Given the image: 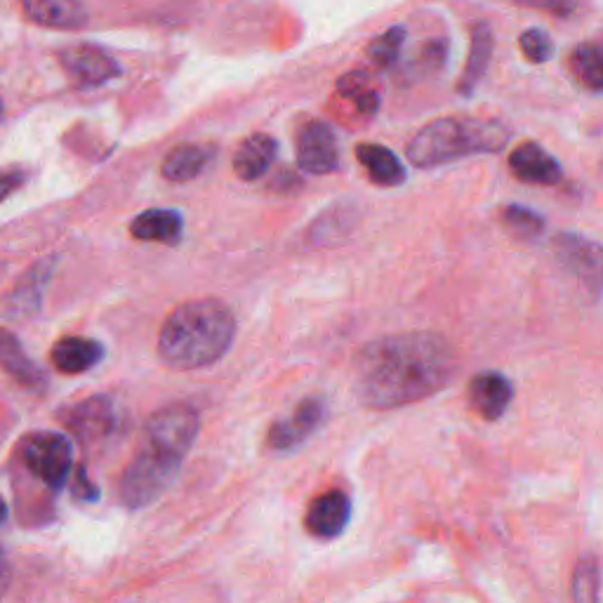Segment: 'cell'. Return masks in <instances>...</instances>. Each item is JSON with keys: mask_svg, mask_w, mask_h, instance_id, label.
I'll list each match as a JSON object with an SVG mask.
<instances>
[{"mask_svg": "<svg viewBox=\"0 0 603 603\" xmlns=\"http://www.w3.org/2000/svg\"><path fill=\"white\" fill-rule=\"evenodd\" d=\"M460 358L450 342L427 331L387 335L354 358V391L370 411H397L446 389Z\"/></svg>", "mask_w": 603, "mask_h": 603, "instance_id": "6da1fadb", "label": "cell"}, {"mask_svg": "<svg viewBox=\"0 0 603 603\" xmlns=\"http://www.w3.org/2000/svg\"><path fill=\"white\" fill-rule=\"evenodd\" d=\"M236 337V319L220 300H191L166 319L158 337L160 361L172 370L217 364Z\"/></svg>", "mask_w": 603, "mask_h": 603, "instance_id": "7a4b0ae2", "label": "cell"}, {"mask_svg": "<svg viewBox=\"0 0 603 603\" xmlns=\"http://www.w3.org/2000/svg\"><path fill=\"white\" fill-rule=\"evenodd\" d=\"M510 142V130L488 119H442L425 125L409 144V160L415 168H438L458 158L498 154Z\"/></svg>", "mask_w": 603, "mask_h": 603, "instance_id": "3957f363", "label": "cell"}, {"mask_svg": "<svg viewBox=\"0 0 603 603\" xmlns=\"http://www.w3.org/2000/svg\"><path fill=\"white\" fill-rule=\"evenodd\" d=\"M182 460L154 446L139 444L137 455L127 462L119 481V498L127 510H144L168 491L177 479Z\"/></svg>", "mask_w": 603, "mask_h": 603, "instance_id": "277c9868", "label": "cell"}, {"mask_svg": "<svg viewBox=\"0 0 603 603\" xmlns=\"http://www.w3.org/2000/svg\"><path fill=\"white\" fill-rule=\"evenodd\" d=\"M199 432H201L199 411L187 403H172L149 417L142 434V444L154 446L185 462L189 450L196 444V438H199Z\"/></svg>", "mask_w": 603, "mask_h": 603, "instance_id": "5b68a950", "label": "cell"}, {"mask_svg": "<svg viewBox=\"0 0 603 603\" xmlns=\"http://www.w3.org/2000/svg\"><path fill=\"white\" fill-rule=\"evenodd\" d=\"M22 462L45 488L59 491L74 471V446L67 436L41 432L29 434L22 446Z\"/></svg>", "mask_w": 603, "mask_h": 603, "instance_id": "8992f818", "label": "cell"}, {"mask_svg": "<svg viewBox=\"0 0 603 603\" xmlns=\"http://www.w3.org/2000/svg\"><path fill=\"white\" fill-rule=\"evenodd\" d=\"M554 255L561 269L590 300L603 295V246L576 232H563L554 238Z\"/></svg>", "mask_w": 603, "mask_h": 603, "instance_id": "52a82bcc", "label": "cell"}, {"mask_svg": "<svg viewBox=\"0 0 603 603\" xmlns=\"http://www.w3.org/2000/svg\"><path fill=\"white\" fill-rule=\"evenodd\" d=\"M62 420L78 442L90 448L107 442V438L116 432L119 413L116 403L109 397H90L71 405L69 411H64Z\"/></svg>", "mask_w": 603, "mask_h": 603, "instance_id": "ba28073f", "label": "cell"}, {"mask_svg": "<svg viewBox=\"0 0 603 603\" xmlns=\"http://www.w3.org/2000/svg\"><path fill=\"white\" fill-rule=\"evenodd\" d=\"M325 420H328V403L321 397H306L290 417L273 422L269 429V448L279 453L300 448L325 425Z\"/></svg>", "mask_w": 603, "mask_h": 603, "instance_id": "9c48e42d", "label": "cell"}, {"mask_svg": "<svg viewBox=\"0 0 603 603\" xmlns=\"http://www.w3.org/2000/svg\"><path fill=\"white\" fill-rule=\"evenodd\" d=\"M298 163L309 175H331L339 168V144L328 123L312 121L300 130Z\"/></svg>", "mask_w": 603, "mask_h": 603, "instance_id": "30bf717a", "label": "cell"}, {"mask_svg": "<svg viewBox=\"0 0 603 603\" xmlns=\"http://www.w3.org/2000/svg\"><path fill=\"white\" fill-rule=\"evenodd\" d=\"M62 67L71 76V80L80 88H97L121 74L116 59L107 55L97 45H71L69 51L62 53Z\"/></svg>", "mask_w": 603, "mask_h": 603, "instance_id": "8fae6325", "label": "cell"}, {"mask_svg": "<svg viewBox=\"0 0 603 603\" xmlns=\"http://www.w3.org/2000/svg\"><path fill=\"white\" fill-rule=\"evenodd\" d=\"M467 399L471 411H474L481 420L495 422L500 420L514 401V384L507 375L485 370L474 375L467 387Z\"/></svg>", "mask_w": 603, "mask_h": 603, "instance_id": "7c38bea8", "label": "cell"}, {"mask_svg": "<svg viewBox=\"0 0 603 603\" xmlns=\"http://www.w3.org/2000/svg\"><path fill=\"white\" fill-rule=\"evenodd\" d=\"M351 518V500L345 491H328L319 495L306 510V531L316 540H335L345 533Z\"/></svg>", "mask_w": 603, "mask_h": 603, "instance_id": "4fadbf2b", "label": "cell"}, {"mask_svg": "<svg viewBox=\"0 0 603 603\" xmlns=\"http://www.w3.org/2000/svg\"><path fill=\"white\" fill-rule=\"evenodd\" d=\"M510 170L521 182L537 187H554L563 177L559 160L537 142H524L516 146L510 156Z\"/></svg>", "mask_w": 603, "mask_h": 603, "instance_id": "5bb4252c", "label": "cell"}, {"mask_svg": "<svg viewBox=\"0 0 603 603\" xmlns=\"http://www.w3.org/2000/svg\"><path fill=\"white\" fill-rule=\"evenodd\" d=\"M276 154H279V144H276L273 137L263 133L250 135L241 142L234 154V172L243 182H255V179L269 172Z\"/></svg>", "mask_w": 603, "mask_h": 603, "instance_id": "9a60e30c", "label": "cell"}, {"mask_svg": "<svg viewBox=\"0 0 603 603\" xmlns=\"http://www.w3.org/2000/svg\"><path fill=\"white\" fill-rule=\"evenodd\" d=\"M53 366L64 375H80L104 358V347L88 337H62L53 347Z\"/></svg>", "mask_w": 603, "mask_h": 603, "instance_id": "2e32d148", "label": "cell"}, {"mask_svg": "<svg viewBox=\"0 0 603 603\" xmlns=\"http://www.w3.org/2000/svg\"><path fill=\"white\" fill-rule=\"evenodd\" d=\"M356 158L375 185L399 187L405 182V168L399 156L382 144L364 142L356 146Z\"/></svg>", "mask_w": 603, "mask_h": 603, "instance_id": "e0dca14e", "label": "cell"}, {"mask_svg": "<svg viewBox=\"0 0 603 603\" xmlns=\"http://www.w3.org/2000/svg\"><path fill=\"white\" fill-rule=\"evenodd\" d=\"M22 5L31 20L51 29H80L88 22L80 0H22Z\"/></svg>", "mask_w": 603, "mask_h": 603, "instance_id": "ac0fdd59", "label": "cell"}, {"mask_svg": "<svg viewBox=\"0 0 603 603\" xmlns=\"http://www.w3.org/2000/svg\"><path fill=\"white\" fill-rule=\"evenodd\" d=\"M130 232L139 241L175 246V243L182 241L185 220L182 215L175 213V210H146V213L137 215L135 222L130 224Z\"/></svg>", "mask_w": 603, "mask_h": 603, "instance_id": "d6986e66", "label": "cell"}, {"mask_svg": "<svg viewBox=\"0 0 603 603\" xmlns=\"http://www.w3.org/2000/svg\"><path fill=\"white\" fill-rule=\"evenodd\" d=\"M491 57H493V31L485 22L474 24V29H471L467 67L460 76V92L462 94H471L477 90L481 78L485 76L488 64H491Z\"/></svg>", "mask_w": 603, "mask_h": 603, "instance_id": "ffe728a7", "label": "cell"}, {"mask_svg": "<svg viewBox=\"0 0 603 603\" xmlns=\"http://www.w3.org/2000/svg\"><path fill=\"white\" fill-rule=\"evenodd\" d=\"M0 368L26 387H38L45 380L41 368L24 354L20 339L8 331H0Z\"/></svg>", "mask_w": 603, "mask_h": 603, "instance_id": "44dd1931", "label": "cell"}, {"mask_svg": "<svg viewBox=\"0 0 603 603\" xmlns=\"http://www.w3.org/2000/svg\"><path fill=\"white\" fill-rule=\"evenodd\" d=\"M358 222V213L351 203H337L328 213H323L312 226V241L319 246H335L337 241L347 238Z\"/></svg>", "mask_w": 603, "mask_h": 603, "instance_id": "7402d4cb", "label": "cell"}, {"mask_svg": "<svg viewBox=\"0 0 603 603\" xmlns=\"http://www.w3.org/2000/svg\"><path fill=\"white\" fill-rule=\"evenodd\" d=\"M208 149L199 144H179L163 160V177L170 182H189V179L199 177L208 166Z\"/></svg>", "mask_w": 603, "mask_h": 603, "instance_id": "603a6c76", "label": "cell"}, {"mask_svg": "<svg viewBox=\"0 0 603 603\" xmlns=\"http://www.w3.org/2000/svg\"><path fill=\"white\" fill-rule=\"evenodd\" d=\"M573 74L587 90L603 92V51L592 43H582L576 47L573 57Z\"/></svg>", "mask_w": 603, "mask_h": 603, "instance_id": "cb8c5ba5", "label": "cell"}, {"mask_svg": "<svg viewBox=\"0 0 603 603\" xmlns=\"http://www.w3.org/2000/svg\"><path fill=\"white\" fill-rule=\"evenodd\" d=\"M570 594L573 603H601V566L594 557H582L576 563Z\"/></svg>", "mask_w": 603, "mask_h": 603, "instance_id": "d4e9b609", "label": "cell"}, {"mask_svg": "<svg viewBox=\"0 0 603 603\" xmlns=\"http://www.w3.org/2000/svg\"><path fill=\"white\" fill-rule=\"evenodd\" d=\"M405 43V26H391L378 38H372L366 47V55L375 69H391L401 57V47Z\"/></svg>", "mask_w": 603, "mask_h": 603, "instance_id": "484cf974", "label": "cell"}, {"mask_svg": "<svg viewBox=\"0 0 603 603\" xmlns=\"http://www.w3.org/2000/svg\"><path fill=\"white\" fill-rule=\"evenodd\" d=\"M337 90L342 97H345V100H349L358 111H361L364 116H372V113L380 107L378 92H375V88L370 86V80L358 71L342 78Z\"/></svg>", "mask_w": 603, "mask_h": 603, "instance_id": "4316f807", "label": "cell"}, {"mask_svg": "<svg viewBox=\"0 0 603 603\" xmlns=\"http://www.w3.org/2000/svg\"><path fill=\"white\" fill-rule=\"evenodd\" d=\"M502 224L507 226V230L526 241H535L545 234V217L540 213H535V210L526 208V205H507L502 210Z\"/></svg>", "mask_w": 603, "mask_h": 603, "instance_id": "83f0119b", "label": "cell"}, {"mask_svg": "<svg viewBox=\"0 0 603 603\" xmlns=\"http://www.w3.org/2000/svg\"><path fill=\"white\" fill-rule=\"evenodd\" d=\"M518 47H521V53H524V57L533 64H545L554 55V43H551L547 31H543V29L524 31V34H521V38H518Z\"/></svg>", "mask_w": 603, "mask_h": 603, "instance_id": "f1b7e54d", "label": "cell"}, {"mask_svg": "<svg viewBox=\"0 0 603 603\" xmlns=\"http://www.w3.org/2000/svg\"><path fill=\"white\" fill-rule=\"evenodd\" d=\"M521 8H533V10H543L551 18H570L578 10L580 0H514Z\"/></svg>", "mask_w": 603, "mask_h": 603, "instance_id": "f546056e", "label": "cell"}, {"mask_svg": "<svg viewBox=\"0 0 603 603\" xmlns=\"http://www.w3.org/2000/svg\"><path fill=\"white\" fill-rule=\"evenodd\" d=\"M71 493L78 502H97L100 500V488H97L94 481H90L88 471L83 465L74 467V483H71Z\"/></svg>", "mask_w": 603, "mask_h": 603, "instance_id": "4dcf8cb0", "label": "cell"}, {"mask_svg": "<svg viewBox=\"0 0 603 603\" xmlns=\"http://www.w3.org/2000/svg\"><path fill=\"white\" fill-rule=\"evenodd\" d=\"M24 182V175L18 170H0V201H5L8 196L20 189V185Z\"/></svg>", "mask_w": 603, "mask_h": 603, "instance_id": "1f68e13d", "label": "cell"}, {"mask_svg": "<svg viewBox=\"0 0 603 603\" xmlns=\"http://www.w3.org/2000/svg\"><path fill=\"white\" fill-rule=\"evenodd\" d=\"M8 580H10V566H8V559H5V551L0 549V594L5 592Z\"/></svg>", "mask_w": 603, "mask_h": 603, "instance_id": "d6a6232c", "label": "cell"}, {"mask_svg": "<svg viewBox=\"0 0 603 603\" xmlns=\"http://www.w3.org/2000/svg\"><path fill=\"white\" fill-rule=\"evenodd\" d=\"M5 518H8V504L3 498H0V524H3Z\"/></svg>", "mask_w": 603, "mask_h": 603, "instance_id": "836d02e7", "label": "cell"}, {"mask_svg": "<svg viewBox=\"0 0 603 603\" xmlns=\"http://www.w3.org/2000/svg\"><path fill=\"white\" fill-rule=\"evenodd\" d=\"M0 119H3V102H0Z\"/></svg>", "mask_w": 603, "mask_h": 603, "instance_id": "e575fe53", "label": "cell"}]
</instances>
